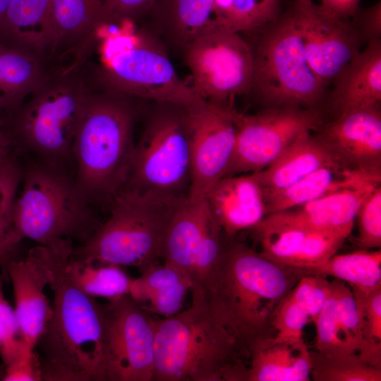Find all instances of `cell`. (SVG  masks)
Here are the masks:
<instances>
[{"label": "cell", "instance_id": "obj_1", "mask_svg": "<svg viewBox=\"0 0 381 381\" xmlns=\"http://www.w3.org/2000/svg\"><path fill=\"white\" fill-rule=\"evenodd\" d=\"M42 245L54 300L37 344L42 353V380L109 381L107 306L75 282L69 266L72 239Z\"/></svg>", "mask_w": 381, "mask_h": 381}, {"label": "cell", "instance_id": "obj_2", "mask_svg": "<svg viewBox=\"0 0 381 381\" xmlns=\"http://www.w3.org/2000/svg\"><path fill=\"white\" fill-rule=\"evenodd\" d=\"M307 274L272 261L244 243L227 242L209 282L192 298L202 300L248 354L254 343L274 336L275 309Z\"/></svg>", "mask_w": 381, "mask_h": 381}, {"label": "cell", "instance_id": "obj_3", "mask_svg": "<svg viewBox=\"0 0 381 381\" xmlns=\"http://www.w3.org/2000/svg\"><path fill=\"white\" fill-rule=\"evenodd\" d=\"M166 47L150 28L138 26L136 20L102 23L96 29L93 44L99 63L85 64L91 86L186 107L203 102L179 77Z\"/></svg>", "mask_w": 381, "mask_h": 381}, {"label": "cell", "instance_id": "obj_4", "mask_svg": "<svg viewBox=\"0 0 381 381\" xmlns=\"http://www.w3.org/2000/svg\"><path fill=\"white\" fill-rule=\"evenodd\" d=\"M248 354L200 299L157 320L153 381H246Z\"/></svg>", "mask_w": 381, "mask_h": 381}, {"label": "cell", "instance_id": "obj_5", "mask_svg": "<svg viewBox=\"0 0 381 381\" xmlns=\"http://www.w3.org/2000/svg\"><path fill=\"white\" fill-rule=\"evenodd\" d=\"M135 97L92 87L73 145V179L88 203L112 200L126 185L135 147Z\"/></svg>", "mask_w": 381, "mask_h": 381}, {"label": "cell", "instance_id": "obj_6", "mask_svg": "<svg viewBox=\"0 0 381 381\" xmlns=\"http://www.w3.org/2000/svg\"><path fill=\"white\" fill-rule=\"evenodd\" d=\"M44 79L12 116L6 136L11 145L40 157L45 163L73 158L78 126L92 89L85 64L75 60L52 64Z\"/></svg>", "mask_w": 381, "mask_h": 381}, {"label": "cell", "instance_id": "obj_7", "mask_svg": "<svg viewBox=\"0 0 381 381\" xmlns=\"http://www.w3.org/2000/svg\"><path fill=\"white\" fill-rule=\"evenodd\" d=\"M22 179L21 192L0 241V265L4 274L11 252L22 240L47 244L60 238H77L83 243L100 225L73 179L58 167L47 163L35 166Z\"/></svg>", "mask_w": 381, "mask_h": 381}, {"label": "cell", "instance_id": "obj_8", "mask_svg": "<svg viewBox=\"0 0 381 381\" xmlns=\"http://www.w3.org/2000/svg\"><path fill=\"white\" fill-rule=\"evenodd\" d=\"M182 200L123 188L111 201L109 219L81 246L73 248L72 259L133 266L141 272L158 264L171 219Z\"/></svg>", "mask_w": 381, "mask_h": 381}, {"label": "cell", "instance_id": "obj_9", "mask_svg": "<svg viewBox=\"0 0 381 381\" xmlns=\"http://www.w3.org/2000/svg\"><path fill=\"white\" fill-rule=\"evenodd\" d=\"M260 30L255 45L250 46L253 58L250 92L267 107L317 109L327 85L308 62L290 8Z\"/></svg>", "mask_w": 381, "mask_h": 381}, {"label": "cell", "instance_id": "obj_10", "mask_svg": "<svg viewBox=\"0 0 381 381\" xmlns=\"http://www.w3.org/2000/svg\"><path fill=\"white\" fill-rule=\"evenodd\" d=\"M156 103L135 144L123 188L181 200L188 197L191 183L187 109L176 104Z\"/></svg>", "mask_w": 381, "mask_h": 381}, {"label": "cell", "instance_id": "obj_11", "mask_svg": "<svg viewBox=\"0 0 381 381\" xmlns=\"http://www.w3.org/2000/svg\"><path fill=\"white\" fill-rule=\"evenodd\" d=\"M183 51L191 74L190 86L202 100L232 107L235 97L250 92L253 52L241 33L218 26Z\"/></svg>", "mask_w": 381, "mask_h": 381}, {"label": "cell", "instance_id": "obj_12", "mask_svg": "<svg viewBox=\"0 0 381 381\" xmlns=\"http://www.w3.org/2000/svg\"><path fill=\"white\" fill-rule=\"evenodd\" d=\"M236 141L226 176L260 171L277 160L306 132L323 123L318 109L273 107L254 114L235 110Z\"/></svg>", "mask_w": 381, "mask_h": 381}, {"label": "cell", "instance_id": "obj_13", "mask_svg": "<svg viewBox=\"0 0 381 381\" xmlns=\"http://www.w3.org/2000/svg\"><path fill=\"white\" fill-rule=\"evenodd\" d=\"M207 199L180 201L164 240V263L191 282V293L201 291L219 265L227 242Z\"/></svg>", "mask_w": 381, "mask_h": 381}, {"label": "cell", "instance_id": "obj_14", "mask_svg": "<svg viewBox=\"0 0 381 381\" xmlns=\"http://www.w3.org/2000/svg\"><path fill=\"white\" fill-rule=\"evenodd\" d=\"M191 150L188 198L205 199L226 174L236 141L235 109L203 101L186 107Z\"/></svg>", "mask_w": 381, "mask_h": 381}, {"label": "cell", "instance_id": "obj_15", "mask_svg": "<svg viewBox=\"0 0 381 381\" xmlns=\"http://www.w3.org/2000/svg\"><path fill=\"white\" fill-rule=\"evenodd\" d=\"M106 306L109 381H153L157 320L129 295Z\"/></svg>", "mask_w": 381, "mask_h": 381}, {"label": "cell", "instance_id": "obj_16", "mask_svg": "<svg viewBox=\"0 0 381 381\" xmlns=\"http://www.w3.org/2000/svg\"><path fill=\"white\" fill-rule=\"evenodd\" d=\"M308 62L327 85L360 52L361 40L350 20L327 15L313 2L290 8Z\"/></svg>", "mask_w": 381, "mask_h": 381}, {"label": "cell", "instance_id": "obj_17", "mask_svg": "<svg viewBox=\"0 0 381 381\" xmlns=\"http://www.w3.org/2000/svg\"><path fill=\"white\" fill-rule=\"evenodd\" d=\"M265 258L304 270L320 265L336 254L351 232L309 227L267 215L251 229Z\"/></svg>", "mask_w": 381, "mask_h": 381}, {"label": "cell", "instance_id": "obj_18", "mask_svg": "<svg viewBox=\"0 0 381 381\" xmlns=\"http://www.w3.org/2000/svg\"><path fill=\"white\" fill-rule=\"evenodd\" d=\"M318 131L316 135L341 164L381 174L380 105L342 114Z\"/></svg>", "mask_w": 381, "mask_h": 381}, {"label": "cell", "instance_id": "obj_19", "mask_svg": "<svg viewBox=\"0 0 381 381\" xmlns=\"http://www.w3.org/2000/svg\"><path fill=\"white\" fill-rule=\"evenodd\" d=\"M5 277L12 283L22 339L35 349L52 315V305L44 292L49 285L50 272L44 246L31 248L22 260L11 259Z\"/></svg>", "mask_w": 381, "mask_h": 381}, {"label": "cell", "instance_id": "obj_20", "mask_svg": "<svg viewBox=\"0 0 381 381\" xmlns=\"http://www.w3.org/2000/svg\"><path fill=\"white\" fill-rule=\"evenodd\" d=\"M225 236L253 229L267 215L263 189L254 173L226 176L206 198Z\"/></svg>", "mask_w": 381, "mask_h": 381}, {"label": "cell", "instance_id": "obj_21", "mask_svg": "<svg viewBox=\"0 0 381 381\" xmlns=\"http://www.w3.org/2000/svg\"><path fill=\"white\" fill-rule=\"evenodd\" d=\"M333 82L330 104L336 116L380 105L381 40L368 42Z\"/></svg>", "mask_w": 381, "mask_h": 381}, {"label": "cell", "instance_id": "obj_22", "mask_svg": "<svg viewBox=\"0 0 381 381\" xmlns=\"http://www.w3.org/2000/svg\"><path fill=\"white\" fill-rule=\"evenodd\" d=\"M104 22V0H51L48 61L73 53Z\"/></svg>", "mask_w": 381, "mask_h": 381}, {"label": "cell", "instance_id": "obj_23", "mask_svg": "<svg viewBox=\"0 0 381 381\" xmlns=\"http://www.w3.org/2000/svg\"><path fill=\"white\" fill-rule=\"evenodd\" d=\"M368 183H381V174L356 170L339 162L328 164L289 187L264 193L267 215L304 205L342 189Z\"/></svg>", "mask_w": 381, "mask_h": 381}, {"label": "cell", "instance_id": "obj_24", "mask_svg": "<svg viewBox=\"0 0 381 381\" xmlns=\"http://www.w3.org/2000/svg\"><path fill=\"white\" fill-rule=\"evenodd\" d=\"M148 15L150 29L164 44L182 50L218 27L213 0H156Z\"/></svg>", "mask_w": 381, "mask_h": 381}, {"label": "cell", "instance_id": "obj_25", "mask_svg": "<svg viewBox=\"0 0 381 381\" xmlns=\"http://www.w3.org/2000/svg\"><path fill=\"white\" fill-rule=\"evenodd\" d=\"M311 356L304 339L259 340L248 349L246 381H308Z\"/></svg>", "mask_w": 381, "mask_h": 381}, {"label": "cell", "instance_id": "obj_26", "mask_svg": "<svg viewBox=\"0 0 381 381\" xmlns=\"http://www.w3.org/2000/svg\"><path fill=\"white\" fill-rule=\"evenodd\" d=\"M381 183L342 189L304 205L273 213L293 223L315 229L351 232L357 212L369 193Z\"/></svg>", "mask_w": 381, "mask_h": 381}, {"label": "cell", "instance_id": "obj_27", "mask_svg": "<svg viewBox=\"0 0 381 381\" xmlns=\"http://www.w3.org/2000/svg\"><path fill=\"white\" fill-rule=\"evenodd\" d=\"M311 133L301 135L272 164L253 172L265 193L289 187L324 166L341 163Z\"/></svg>", "mask_w": 381, "mask_h": 381}, {"label": "cell", "instance_id": "obj_28", "mask_svg": "<svg viewBox=\"0 0 381 381\" xmlns=\"http://www.w3.org/2000/svg\"><path fill=\"white\" fill-rule=\"evenodd\" d=\"M43 57L0 41V111L16 110L47 75Z\"/></svg>", "mask_w": 381, "mask_h": 381}, {"label": "cell", "instance_id": "obj_29", "mask_svg": "<svg viewBox=\"0 0 381 381\" xmlns=\"http://www.w3.org/2000/svg\"><path fill=\"white\" fill-rule=\"evenodd\" d=\"M51 0H12L0 28V41L48 61Z\"/></svg>", "mask_w": 381, "mask_h": 381}, {"label": "cell", "instance_id": "obj_30", "mask_svg": "<svg viewBox=\"0 0 381 381\" xmlns=\"http://www.w3.org/2000/svg\"><path fill=\"white\" fill-rule=\"evenodd\" d=\"M308 274L331 276L351 290L369 292L381 286V250H361L334 255L325 262L306 270Z\"/></svg>", "mask_w": 381, "mask_h": 381}, {"label": "cell", "instance_id": "obj_31", "mask_svg": "<svg viewBox=\"0 0 381 381\" xmlns=\"http://www.w3.org/2000/svg\"><path fill=\"white\" fill-rule=\"evenodd\" d=\"M336 296L337 322L348 349L373 366L381 369V344L370 338L360 317L351 288L344 282H331Z\"/></svg>", "mask_w": 381, "mask_h": 381}, {"label": "cell", "instance_id": "obj_32", "mask_svg": "<svg viewBox=\"0 0 381 381\" xmlns=\"http://www.w3.org/2000/svg\"><path fill=\"white\" fill-rule=\"evenodd\" d=\"M218 26L242 33L258 31L281 15V0H213Z\"/></svg>", "mask_w": 381, "mask_h": 381}, {"label": "cell", "instance_id": "obj_33", "mask_svg": "<svg viewBox=\"0 0 381 381\" xmlns=\"http://www.w3.org/2000/svg\"><path fill=\"white\" fill-rule=\"evenodd\" d=\"M69 266L76 284L92 297L111 301L129 294L132 278L119 265L82 263L71 258Z\"/></svg>", "mask_w": 381, "mask_h": 381}, {"label": "cell", "instance_id": "obj_34", "mask_svg": "<svg viewBox=\"0 0 381 381\" xmlns=\"http://www.w3.org/2000/svg\"><path fill=\"white\" fill-rule=\"evenodd\" d=\"M310 378L314 381H380L381 369L358 353L310 351Z\"/></svg>", "mask_w": 381, "mask_h": 381}, {"label": "cell", "instance_id": "obj_35", "mask_svg": "<svg viewBox=\"0 0 381 381\" xmlns=\"http://www.w3.org/2000/svg\"><path fill=\"white\" fill-rule=\"evenodd\" d=\"M34 351L22 339L14 309L6 300L0 283V356L4 367Z\"/></svg>", "mask_w": 381, "mask_h": 381}, {"label": "cell", "instance_id": "obj_36", "mask_svg": "<svg viewBox=\"0 0 381 381\" xmlns=\"http://www.w3.org/2000/svg\"><path fill=\"white\" fill-rule=\"evenodd\" d=\"M141 274L138 278H132L128 294L140 303H147L154 294L188 279L179 270L165 263L147 267Z\"/></svg>", "mask_w": 381, "mask_h": 381}, {"label": "cell", "instance_id": "obj_37", "mask_svg": "<svg viewBox=\"0 0 381 381\" xmlns=\"http://www.w3.org/2000/svg\"><path fill=\"white\" fill-rule=\"evenodd\" d=\"M358 245L365 250L381 247V185L365 198L357 212Z\"/></svg>", "mask_w": 381, "mask_h": 381}, {"label": "cell", "instance_id": "obj_38", "mask_svg": "<svg viewBox=\"0 0 381 381\" xmlns=\"http://www.w3.org/2000/svg\"><path fill=\"white\" fill-rule=\"evenodd\" d=\"M332 290L327 277L307 274L302 277L289 295L308 314L310 321L315 322Z\"/></svg>", "mask_w": 381, "mask_h": 381}, {"label": "cell", "instance_id": "obj_39", "mask_svg": "<svg viewBox=\"0 0 381 381\" xmlns=\"http://www.w3.org/2000/svg\"><path fill=\"white\" fill-rule=\"evenodd\" d=\"M308 321H310L308 314L289 294L273 313L272 320L274 333L273 338L277 341L303 339V328Z\"/></svg>", "mask_w": 381, "mask_h": 381}, {"label": "cell", "instance_id": "obj_40", "mask_svg": "<svg viewBox=\"0 0 381 381\" xmlns=\"http://www.w3.org/2000/svg\"><path fill=\"white\" fill-rule=\"evenodd\" d=\"M314 324L316 328V351L328 353H353L339 334L337 322L336 296L332 286L330 295Z\"/></svg>", "mask_w": 381, "mask_h": 381}, {"label": "cell", "instance_id": "obj_41", "mask_svg": "<svg viewBox=\"0 0 381 381\" xmlns=\"http://www.w3.org/2000/svg\"><path fill=\"white\" fill-rule=\"evenodd\" d=\"M351 291L367 334L371 339L381 344V286L367 293Z\"/></svg>", "mask_w": 381, "mask_h": 381}, {"label": "cell", "instance_id": "obj_42", "mask_svg": "<svg viewBox=\"0 0 381 381\" xmlns=\"http://www.w3.org/2000/svg\"><path fill=\"white\" fill-rule=\"evenodd\" d=\"M192 284L188 279L176 285L154 294L144 306L149 312L168 318L181 310L187 294L191 291Z\"/></svg>", "mask_w": 381, "mask_h": 381}, {"label": "cell", "instance_id": "obj_43", "mask_svg": "<svg viewBox=\"0 0 381 381\" xmlns=\"http://www.w3.org/2000/svg\"><path fill=\"white\" fill-rule=\"evenodd\" d=\"M21 179L15 162L0 172V241L6 230Z\"/></svg>", "mask_w": 381, "mask_h": 381}, {"label": "cell", "instance_id": "obj_44", "mask_svg": "<svg viewBox=\"0 0 381 381\" xmlns=\"http://www.w3.org/2000/svg\"><path fill=\"white\" fill-rule=\"evenodd\" d=\"M156 0H104L105 21L136 20L148 15Z\"/></svg>", "mask_w": 381, "mask_h": 381}, {"label": "cell", "instance_id": "obj_45", "mask_svg": "<svg viewBox=\"0 0 381 381\" xmlns=\"http://www.w3.org/2000/svg\"><path fill=\"white\" fill-rule=\"evenodd\" d=\"M351 25L358 33L360 38L367 43L379 40L381 37V4L380 1L373 6L357 11L351 18Z\"/></svg>", "mask_w": 381, "mask_h": 381}, {"label": "cell", "instance_id": "obj_46", "mask_svg": "<svg viewBox=\"0 0 381 381\" xmlns=\"http://www.w3.org/2000/svg\"><path fill=\"white\" fill-rule=\"evenodd\" d=\"M3 381H40L42 370L40 357L35 352L25 355L12 364L4 367Z\"/></svg>", "mask_w": 381, "mask_h": 381}, {"label": "cell", "instance_id": "obj_47", "mask_svg": "<svg viewBox=\"0 0 381 381\" xmlns=\"http://www.w3.org/2000/svg\"><path fill=\"white\" fill-rule=\"evenodd\" d=\"M360 0H320L319 8L327 15L341 20L350 19L359 10Z\"/></svg>", "mask_w": 381, "mask_h": 381}, {"label": "cell", "instance_id": "obj_48", "mask_svg": "<svg viewBox=\"0 0 381 381\" xmlns=\"http://www.w3.org/2000/svg\"><path fill=\"white\" fill-rule=\"evenodd\" d=\"M10 142L0 127V172L14 162L10 153Z\"/></svg>", "mask_w": 381, "mask_h": 381}, {"label": "cell", "instance_id": "obj_49", "mask_svg": "<svg viewBox=\"0 0 381 381\" xmlns=\"http://www.w3.org/2000/svg\"><path fill=\"white\" fill-rule=\"evenodd\" d=\"M12 0H0V28Z\"/></svg>", "mask_w": 381, "mask_h": 381}, {"label": "cell", "instance_id": "obj_50", "mask_svg": "<svg viewBox=\"0 0 381 381\" xmlns=\"http://www.w3.org/2000/svg\"><path fill=\"white\" fill-rule=\"evenodd\" d=\"M296 1L303 4H308L313 2L312 0H296Z\"/></svg>", "mask_w": 381, "mask_h": 381}, {"label": "cell", "instance_id": "obj_51", "mask_svg": "<svg viewBox=\"0 0 381 381\" xmlns=\"http://www.w3.org/2000/svg\"><path fill=\"white\" fill-rule=\"evenodd\" d=\"M3 373H4V368L2 369L1 367L0 366V380H1L2 379Z\"/></svg>", "mask_w": 381, "mask_h": 381}]
</instances>
